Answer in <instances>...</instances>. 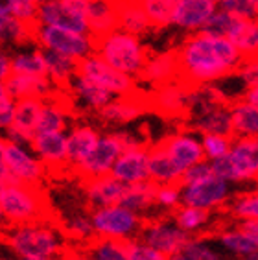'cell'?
I'll return each mask as SVG.
<instances>
[{"mask_svg": "<svg viewBox=\"0 0 258 260\" xmlns=\"http://www.w3.org/2000/svg\"><path fill=\"white\" fill-rule=\"evenodd\" d=\"M177 48V80L188 90L236 74L242 69L240 54L227 37H214L199 31L190 34Z\"/></svg>", "mask_w": 258, "mask_h": 260, "instance_id": "6da1fadb", "label": "cell"}, {"mask_svg": "<svg viewBox=\"0 0 258 260\" xmlns=\"http://www.w3.org/2000/svg\"><path fill=\"white\" fill-rule=\"evenodd\" d=\"M6 244L17 256H61L67 249L63 231L46 220L11 225Z\"/></svg>", "mask_w": 258, "mask_h": 260, "instance_id": "7a4b0ae2", "label": "cell"}, {"mask_svg": "<svg viewBox=\"0 0 258 260\" xmlns=\"http://www.w3.org/2000/svg\"><path fill=\"white\" fill-rule=\"evenodd\" d=\"M90 48H92V54L102 57L105 63L127 74H137L140 67L155 54L153 48L140 45L137 35L125 34V31L124 34L113 31L102 39L92 41Z\"/></svg>", "mask_w": 258, "mask_h": 260, "instance_id": "3957f363", "label": "cell"}, {"mask_svg": "<svg viewBox=\"0 0 258 260\" xmlns=\"http://www.w3.org/2000/svg\"><path fill=\"white\" fill-rule=\"evenodd\" d=\"M0 209L8 225L46 220V201L39 185L10 183L0 192Z\"/></svg>", "mask_w": 258, "mask_h": 260, "instance_id": "277c9868", "label": "cell"}, {"mask_svg": "<svg viewBox=\"0 0 258 260\" xmlns=\"http://www.w3.org/2000/svg\"><path fill=\"white\" fill-rule=\"evenodd\" d=\"M90 220H92L96 236L116 238V240H131L144 227L140 214L129 210L127 207L120 205V203L96 207L90 214Z\"/></svg>", "mask_w": 258, "mask_h": 260, "instance_id": "5b68a950", "label": "cell"}, {"mask_svg": "<svg viewBox=\"0 0 258 260\" xmlns=\"http://www.w3.org/2000/svg\"><path fill=\"white\" fill-rule=\"evenodd\" d=\"M190 92L179 81H170L164 85H157L148 90L149 113L163 116L166 120L188 122L192 116Z\"/></svg>", "mask_w": 258, "mask_h": 260, "instance_id": "8992f818", "label": "cell"}, {"mask_svg": "<svg viewBox=\"0 0 258 260\" xmlns=\"http://www.w3.org/2000/svg\"><path fill=\"white\" fill-rule=\"evenodd\" d=\"M76 76H85L109 92H116V94H127L137 87L135 78H131L127 72L111 67L96 54L83 55L76 59Z\"/></svg>", "mask_w": 258, "mask_h": 260, "instance_id": "52a82bcc", "label": "cell"}, {"mask_svg": "<svg viewBox=\"0 0 258 260\" xmlns=\"http://www.w3.org/2000/svg\"><path fill=\"white\" fill-rule=\"evenodd\" d=\"M35 45L43 50H54L69 57H83L92 54L89 34H76V31L57 28V26L39 24L35 30Z\"/></svg>", "mask_w": 258, "mask_h": 260, "instance_id": "ba28073f", "label": "cell"}, {"mask_svg": "<svg viewBox=\"0 0 258 260\" xmlns=\"http://www.w3.org/2000/svg\"><path fill=\"white\" fill-rule=\"evenodd\" d=\"M229 200V181L216 174H210L192 185L181 186V203L199 207L205 210L218 209Z\"/></svg>", "mask_w": 258, "mask_h": 260, "instance_id": "9c48e42d", "label": "cell"}, {"mask_svg": "<svg viewBox=\"0 0 258 260\" xmlns=\"http://www.w3.org/2000/svg\"><path fill=\"white\" fill-rule=\"evenodd\" d=\"M4 165L19 183L26 185H39L46 174L45 165L37 159L35 153H31L26 146L15 144L10 140L6 142Z\"/></svg>", "mask_w": 258, "mask_h": 260, "instance_id": "30bf717a", "label": "cell"}, {"mask_svg": "<svg viewBox=\"0 0 258 260\" xmlns=\"http://www.w3.org/2000/svg\"><path fill=\"white\" fill-rule=\"evenodd\" d=\"M122 151H124V148L120 144L116 133H114V135L100 137L94 146V150L87 155V159L81 160L80 165L76 166L74 172L78 175H81L83 181L90 179V177H98V175L109 174L114 165V160L118 159V155Z\"/></svg>", "mask_w": 258, "mask_h": 260, "instance_id": "8fae6325", "label": "cell"}, {"mask_svg": "<svg viewBox=\"0 0 258 260\" xmlns=\"http://www.w3.org/2000/svg\"><path fill=\"white\" fill-rule=\"evenodd\" d=\"M41 105L43 100L39 98H20L15 100V116L13 124L6 129V140L15 142V144L30 146L31 139L35 135V127L39 120Z\"/></svg>", "mask_w": 258, "mask_h": 260, "instance_id": "7c38bea8", "label": "cell"}, {"mask_svg": "<svg viewBox=\"0 0 258 260\" xmlns=\"http://www.w3.org/2000/svg\"><path fill=\"white\" fill-rule=\"evenodd\" d=\"M30 148L46 170H63L69 166L67 157V133L64 131H46L35 133Z\"/></svg>", "mask_w": 258, "mask_h": 260, "instance_id": "4fadbf2b", "label": "cell"}, {"mask_svg": "<svg viewBox=\"0 0 258 260\" xmlns=\"http://www.w3.org/2000/svg\"><path fill=\"white\" fill-rule=\"evenodd\" d=\"M100 111V118L105 122H116V124H125L140 115L149 113L148 104V90L137 89L135 87L127 94H120L114 102L105 104Z\"/></svg>", "mask_w": 258, "mask_h": 260, "instance_id": "5bb4252c", "label": "cell"}, {"mask_svg": "<svg viewBox=\"0 0 258 260\" xmlns=\"http://www.w3.org/2000/svg\"><path fill=\"white\" fill-rule=\"evenodd\" d=\"M140 236H142V242H146L155 249L163 251L164 255H172V253L179 251L190 238L188 233L181 229L175 221L174 223H170V221L144 223Z\"/></svg>", "mask_w": 258, "mask_h": 260, "instance_id": "9a60e30c", "label": "cell"}, {"mask_svg": "<svg viewBox=\"0 0 258 260\" xmlns=\"http://www.w3.org/2000/svg\"><path fill=\"white\" fill-rule=\"evenodd\" d=\"M179 72V57H177V48H170L160 54H153L146 61L144 65L140 67V70L135 74V80L146 81L151 83L153 87L164 85L170 81L177 80Z\"/></svg>", "mask_w": 258, "mask_h": 260, "instance_id": "2e32d148", "label": "cell"}, {"mask_svg": "<svg viewBox=\"0 0 258 260\" xmlns=\"http://www.w3.org/2000/svg\"><path fill=\"white\" fill-rule=\"evenodd\" d=\"M113 177L122 181L124 185H133L140 181L149 179L148 170V146H139L124 150L114 160L113 168L109 172Z\"/></svg>", "mask_w": 258, "mask_h": 260, "instance_id": "e0dca14e", "label": "cell"}, {"mask_svg": "<svg viewBox=\"0 0 258 260\" xmlns=\"http://www.w3.org/2000/svg\"><path fill=\"white\" fill-rule=\"evenodd\" d=\"M113 11L118 30L131 35H142L153 28L142 8V0H104Z\"/></svg>", "mask_w": 258, "mask_h": 260, "instance_id": "ac0fdd59", "label": "cell"}, {"mask_svg": "<svg viewBox=\"0 0 258 260\" xmlns=\"http://www.w3.org/2000/svg\"><path fill=\"white\" fill-rule=\"evenodd\" d=\"M236 181L258 179V137H238L229 150Z\"/></svg>", "mask_w": 258, "mask_h": 260, "instance_id": "d6986e66", "label": "cell"}, {"mask_svg": "<svg viewBox=\"0 0 258 260\" xmlns=\"http://www.w3.org/2000/svg\"><path fill=\"white\" fill-rule=\"evenodd\" d=\"M168 151V155L172 157L175 165L181 170H186L188 166L196 165L205 160V150L203 144L199 142L196 137L188 135V133H177V135H168L160 140Z\"/></svg>", "mask_w": 258, "mask_h": 260, "instance_id": "ffe728a7", "label": "cell"}, {"mask_svg": "<svg viewBox=\"0 0 258 260\" xmlns=\"http://www.w3.org/2000/svg\"><path fill=\"white\" fill-rule=\"evenodd\" d=\"M39 24L57 26L76 34H87V20L83 15L69 10L61 0H45L39 4Z\"/></svg>", "mask_w": 258, "mask_h": 260, "instance_id": "44dd1931", "label": "cell"}, {"mask_svg": "<svg viewBox=\"0 0 258 260\" xmlns=\"http://www.w3.org/2000/svg\"><path fill=\"white\" fill-rule=\"evenodd\" d=\"M4 83L13 100H20V98L46 100L55 90V85L48 80V76L15 74V72H11Z\"/></svg>", "mask_w": 258, "mask_h": 260, "instance_id": "7402d4cb", "label": "cell"}, {"mask_svg": "<svg viewBox=\"0 0 258 260\" xmlns=\"http://www.w3.org/2000/svg\"><path fill=\"white\" fill-rule=\"evenodd\" d=\"M125 185L111 174L98 175V177H90L85 179V194L87 200L92 207H107L120 203L122 196H124Z\"/></svg>", "mask_w": 258, "mask_h": 260, "instance_id": "603a6c76", "label": "cell"}, {"mask_svg": "<svg viewBox=\"0 0 258 260\" xmlns=\"http://www.w3.org/2000/svg\"><path fill=\"white\" fill-rule=\"evenodd\" d=\"M148 170L149 181H153L157 185H179L181 174H183V170L168 155L163 142H157L148 148Z\"/></svg>", "mask_w": 258, "mask_h": 260, "instance_id": "cb8c5ba5", "label": "cell"}, {"mask_svg": "<svg viewBox=\"0 0 258 260\" xmlns=\"http://www.w3.org/2000/svg\"><path fill=\"white\" fill-rule=\"evenodd\" d=\"M227 39L240 54V63L247 65L258 57V19H240L227 34Z\"/></svg>", "mask_w": 258, "mask_h": 260, "instance_id": "d4e9b609", "label": "cell"}, {"mask_svg": "<svg viewBox=\"0 0 258 260\" xmlns=\"http://www.w3.org/2000/svg\"><path fill=\"white\" fill-rule=\"evenodd\" d=\"M85 20H87V34L89 41H98L105 35L118 31V24L114 19L113 11L104 0H89L87 11H85Z\"/></svg>", "mask_w": 258, "mask_h": 260, "instance_id": "484cf974", "label": "cell"}, {"mask_svg": "<svg viewBox=\"0 0 258 260\" xmlns=\"http://www.w3.org/2000/svg\"><path fill=\"white\" fill-rule=\"evenodd\" d=\"M190 127L203 135H223L233 140L236 139L229 107H218V109L207 111L203 115L194 116L190 120Z\"/></svg>", "mask_w": 258, "mask_h": 260, "instance_id": "4316f807", "label": "cell"}, {"mask_svg": "<svg viewBox=\"0 0 258 260\" xmlns=\"http://www.w3.org/2000/svg\"><path fill=\"white\" fill-rule=\"evenodd\" d=\"M98 139V133L89 125H78L67 135V157H69V166L72 170L94 150Z\"/></svg>", "mask_w": 258, "mask_h": 260, "instance_id": "83f0119b", "label": "cell"}, {"mask_svg": "<svg viewBox=\"0 0 258 260\" xmlns=\"http://www.w3.org/2000/svg\"><path fill=\"white\" fill-rule=\"evenodd\" d=\"M229 113L233 120L234 135L238 137H258V107L242 98H231Z\"/></svg>", "mask_w": 258, "mask_h": 260, "instance_id": "f1b7e54d", "label": "cell"}, {"mask_svg": "<svg viewBox=\"0 0 258 260\" xmlns=\"http://www.w3.org/2000/svg\"><path fill=\"white\" fill-rule=\"evenodd\" d=\"M43 50V48H41ZM46 61V76L57 89H70L76 76V59L54 50H43Z\"/></svg>", "mask_w": 258, "mask_h": 260, "instance_id": "f546056e", "label": "cell"}, {"mask_svg": "<svg viewBox=\"0 0 258 260\" xmlns=\"http://www.w3.org/2000/svg\"><path fill=\"white\" fill-rule=\"evenodd\" d=\"M214 0H179L174 22L183 28H198L214 13Z\"/></svg>", "mask_w": 258, "mask_h": 260, "instance_id": "4dcf8cb0", "label": "cell"}, {"mask_svg": "<svg viewBox=\"0 0 258 260\" xmlns=\"http://www.w3.org/2000/svg\"><path fill=\"white\" fill-rule=\"evenodd\" d=\"M157 183L153 181H140V183H133V185H125V190L120 205L127 207L129 210H133L137 214L148 210L149 207H153L157 203Z\"/></svg>", "mask_w": 258, "mask_h": 260, "instance_id": "1f68e13d", "label": "cell"}, {"mask_svg": "<svg viewBox=\"0 0 258 260\" xmlns=\"http://www.w3.org/2000/svg\"><path fill=\"white\" fill-rule=\"evenodd\" d=\"M39 24H28L17 17L4 15L0 17V46L8 45H28L35 43V30Z\"/></svg>", "mask_w": 258, "mask_h": 260, "instance_id": "d6a6232c", "label": "cell"}, {"mask_svg": "<svg viewBox=\"0 0 258 260\" xmlns=\"http://www.w3.org/2000/svg\"><path fill=\"white\" fill-rule=\"evenodd\" d=\"M74 96L85 100V104L90 105L92 109H102L105 104L111 102V94L107 89H104L102 85H98L96 81L85 78V76H74V81L70 85Z\"/></svg>", "mask_w": 258, "mask_h": 260, "instance_id": "836d02e7", "label": "cell"}, {"mask_svg": "<svg viewBox=\"0 0 258 260\" xmlns=\"http://www.w3.org/2000/svg\"><path fill=\"white\" fill-rule=\"evenodd\" d=\"M83 251L92 260H127L125 240H116V238L94 236L92 240L85 244Z\"/></svg>", "mask_w": 258, "mask_h": 260, "instance_id": "e575fe53", "label": "cell"}, {"mask_svg": "<svg viewBox=\"0 0 258 260\" xmlns=\"http://www.w3.org/2000/svg\"><path fill=\"white\" fill-rule=\"evenodd\" d=\"M11 72L15 74L46 76V61L41 48L11 55Z\"/></svg>", "mask_w": 258, "mask_h": 260, "instance_id": "d590c367", "label": "cell"}, {"mask_svg": "<svg viewBox=\"0 0 258 260\" xmlns=\"http://www.w3.org/2000/svg\"><path fill=\"white\" fill-rule=\"evenodd\" d=\"M177 4L179 0H142V8L153 28H166L172 24Z\"/></svg>", "mask_w": 258, "mask_h": 260, "instance_id": "8d00e7d4", "label": "cell"}, {"mask_svg": "<svg viewBox=\"0 0 258 260\" xmlns=\"http://www.w3.org/2000/svg\"><path fill=\"white\" fill-rule=\"evenodd\" d=\"M219 242H221V245H223L225 249L238 256H245L249 253L258 251V242L254 240V236H251L247 231L243 229L225 231L223 235L219 236Z\"/></svg>", "mask_w": 258, "mask_h": 260, "instance_id": "74e56055", "label": "cell"}, {"mask_svg": "<svg viewBox=\"0 0 258 260\" xmlns=\"http://www.w3.org/2000/svg\"><path fill=\"white\" fill-rule=\"evenodd\" d=\"M175 223L183 231H186L188 235L196 233V231L203 229L207 225V221L210 218V210L199 209V207L192 205H183L175 209Z\"/></svg>", "mask_w": 258, "mask_h": 260, "instance_id": "f35d334b", "label": "cell"}, {"mask_svg": "<svg viewBox=\"0 0 258 260\" xmlns=\"http://www.w3.org/2000/svg\"><path fill=\"white\" fill-rule=\"evenodd\" d=\"M61 231H63L64 238H70V240L80 242V244H87L96 236L90 216L85 214H76L72 218H69Z\"/></svg>", "mask_w": 258, "mask_h": 260, "instance_id": "ab89813d", "label": "cell"}, {"mask_svg": "<svg viewBox=\"0 0 258 260\" xmlns=\"http://www.w3.org/2000/svg\"><path fill=\"white\" fill-rule=\"evenodd\" d=\"M240 19H242V17L221 10L219 13H216V15H210L201 26H198L196 31L205 34V35H214V37H227V34L233 30V26L236 24Z\"/></svg>", "mask_w": 258, "mask_h": 260, "instance_id": "60d3db41", "label": "cell"}, {"mask_svg": "<svg viewBox=\"0 0 258 260\" xmlns=\"http://www.w3.org/2000/svg\"><path fill=\"white\" fill-rule=\"evenodd\" d=\"M125 249H127V260H168V255H164L163 251L135 238L125 240Z\"/></svg>", "mask_w": 258, "mask_h": 260, "instance_id": "b9f144b4", "label": "cell"}, {"mask_svg": "<svg viewBox=\"0 0 258 260\" xmlns=\"http://www.w3.org/2000/svg\"><path fill=\"white\" fill-rule=\"evenodd\" d=\"M233 214L240 218L242 221L245 220H258V192L253 194H243L233 201Z\"/></svg>", "mask_w": 258, "mask_h": 260, "instance_id": "7bdbcfd3", "label": "cell"}, {"mask_svg": "<svg viewBox=\"0 0 258 260\" xmlns=\"http://www.w3.org/2000/svg\"><path fill=\"white\" fill-rule=\"evenodd\" d=\"M219 6L242 19H258V0H219Z\"/></svg>", "mask_w": 258, "mask_h": 260, "instance_id": "ee69618b", "label": "cell"}, {"mask_svg": "<svg viewBox=\"0 0 258 260\" xmlns=\"http://www.w3.org/2000/svg\"><path fill=\"white\" fill-rule=\"evenodd\" d=\"M203 150L207 159H218V157L229 153L231 146H233V139L223 135H203Z\"/></svg>", "mask_w": 258, "mask_h": 260, "instance_id": "f6af8a7d", "label": "cell"}, {"mask_svg": "<svg viewBox=\"0 0 258 260\" xmlns=\"http://www.w3.org/2000/svg\"><path fill=\"white\" fill-rule=\"evenodd\" d=\"M181 251L188 256V260H221V256L210 245L205 244L203 240H192V238H188V242L181 247Z\"/></svg>", "mask_w": 258, "mask_h": 260, "instance_id": "bcb514c9", "label": "cell"}, {"mask_svg": "<svg viewBox=\"0 0 258 260\" xmlns=\"http://www.w3.org/2000/svg\"><path fill=\"white\" fill-rule=\"evenodd\" d=\"M11 15L17 17L22 22H28V24H39V19H37V15H39V4L34 2V0H15Z\"/></svg>", "mask_w": 258, "mask_h": 260, "instance_id": "7dc6e473", "label": "cell"}, {"mask_svg": "<svg viewBox=\"0 0 258 260\" xmlns=\"http://www.w3.org/2000/svg\"><path fill=\"white\" fill-rule=\"evenodd\" d=\"M157 205L164 209H177L181 205V186L179 185H159L157 186Z\"/></svg>", "mask_w": 258, "mask_h": 260, "instance_id": "c3c4849f", "label": "cell"}, {"mask_svg": "<svg viewBox=\"0 0 258 260\" xmlns=\"http://www.w3.org/2000/svg\"><path fill=\"white\" fill-rule=\"evenodd\" d=\"M210 174H212V166H210V162L201 160V162H196V165L188 166L186 170H183L179 185L181 186L192 185V183H196V181H201V179H205V177H209Z\"/></svg>", "mask_w": 258, "mask_h": 260, "instance_id": "681fc988", "label": "cell"}, {"mask_svg": "<svg viewBox=\"0 0 258 260\" xmlns=\"http://www.w3.org/2000/svg\"><path fill=\"white\" fill-rule=\"evenodd\" d=\"M236 74H238L240 78L247 83V87L258 85V61H253V63L243 65L242 69L236 72Z\"/></svg>", "mask_w": 258, "mask_h": 260, "instance_id": "f907efd6", "label": "cell"}, {"mask_svg": "<svg viewBox=\"0 0 258 260\" xmlns=\"http://www.w3.org/2000/svg\"><path fill=\"white\" fill-rule=\"evenodd\" d=\"M13 116H15V102L0 109V131H6L13 124Z\"/></svg>", "mask_w": 258, "mask_h": 260, "instance_id": "816d5d0a", "label": "cell"}, {"mask_svg": "<svg viewBox=\"0 0 258 260\" xmlns=\"http://www.w3.org/2000/svg\"><path fill=\"white\" fill-rule=\"evenodd\" d=\"M11 74V55L0 46V81H6Z\"/></svg>", "mask_w": 258, "mask_h": 260, "instance_id": "f5cc1de1", "label": "cell"}, {"mask_svg": "<svg viewBox=\"0 0 258 260\" xmlns=\"http://www.w3.org/2000/svg\"><path fill=\"white\" fill-rule=\"evenodd\" d=\"M59 260H92V258H90L83 249H70V247H67V249L61 253Z\"/></svg>", "mask_w": 258, "mask_h": 260, "instance_id": "db71d44e", "label": "cell"}, {"mask_svg": "<svg viewBox=\"0 0 258 260\" xmlns=\"http://www.w3.org/2000/svg\"><path fill=\"white\" fill-rule=\"evenodd\" d=\"M238 98H242V100L249 102V104H253L258 107V85H253V87H249L243 94H240Z\"/></svg>", "mask_w": 258, "mask_h": 260, "instance_id": "11a10c76", "label": "cell"}, {"mask_svg": "<svg viewBox=\"0 0 258 260\" xmlns=\"http://www.w3.org/2000/svg\"><path fill=\"white\" fill-rule=\"evenodd\" d=\"M13 98L10 96V92H8V89H6V83L4 81H0V109L2 107H6V105L13 104Z\"/></svg>", "mask_w": 258, "mask_h": 260, "instance_id": "9f6ffc18", "label": "cell"}, {"mask_svg": "<svg viewBox=\"0 0 258 260\" xmlns=\"http://www.w3.org/2000/svg\"><path fill=\"white\" fill-rule=\"evenodd\" d=\"M242 229L247 231L249 235L254 236V240L258 242V220H245L242 223Z\"/></svg>", "mask_w": 258, "mask_h": 260, "instance_id": "6f0895ef", "label": "cell"}, {"mask_svg": "<svg viewBox=\"0 0 258 260\" xmlns=\"http://www.w3.org/2000/svg\"><path fill=\"white\" fill-rule=\"evenodd\" d=\"M13 2L15 0H0V17L10 15L11 10H13Z\"/></svg>", "mask_w": 258, "mask_h": 260, "instance_id": "680465c9", "label": "cell"}, {"mask_svg": "<svg viewBox=\"0 0 258 260\" xmlns=\"http://www.w3.org/2000/svg\"><path fill=\"white\" fill-rule=\"evenodd\" d=\"M17 260H59V256H17Z\"/></svg>", "mask_w": 258, "mask_h": 260, "instance_id": "91938a15", "label": "cell"}, {"mask_svg": "<svg viewBox=\"0 0 258 260\" xmlns=\"http://www.w3.org/2000/svg\"><path fill=\"white\" fill-rule=\"evenodd\" d=\"M6 142L8 140L4 137H0V165H4V151H6Z\"/></svg>", "mask_w": 258, "mask_h": 260, "instance_id": "94428289", "label": "cell"}, {"mask_svg": "<svg viewBox=\"0 0 258 260\" xmlns=\"http://www.w3.org/2000/svg\"><path fill=\"white\" fill-rule=\"evenodd\" d=\"M243 260H258V251H254V253H249V255L243 256Z\"/></svg>", "mask_w": 258, "mask_h": 260, "instance_id": "6125c7cd", "label": "cell"}, {"mask_svg": "<svg viewBox=\"0 0 258 260\" xmlns=\"http://www.w3.org/2000/svg\"><path fill=\"white\" fill-rule=\"evenodd\" d=\"M6 225H8V221H6L4 214H2V209H0V229H6Z\"/></svg>", "mask_w": 258, "mask_h": 260, "instance_id": "be15d7a7", "label": "cell"}, {"mask_svg": "<svg viewBox=\"0 0 258 260\" xmlns=\"http://www.w3.org/2000/svg\"><path fill=\"white\" fill-rule=\"evenodd\" d=\"M34 2H37V4H43V2H45V0H34Z\"/></svg>", "mask_w": 258, "mask_h": 260, "instance_id": "e7e4bbea", "label": "cell"}, {"mask_svg": "<svg viewBox=\"0 0 258 260\" xmlns=\"http://www.w3.org/2000/svg\"><path fill=\"white\" fill-rule=\"evenodd\" d=\"M254 61H258V57H256V59H254ZM251 63H253V61H251Z\"/></svg>", "mask_w": 258, "mask_h": 260, "instance_id": "03108f58", "label": "cell"}, {"mask_svg": "<svg viewBox=\"0 0 258 260\" xmlns=\"http://www.w3.org/2000/svg\"><path fill=\"white\" fill-rule=\"evenodd\" d=\"M214 2H216V0H214Z\"/></svg>", "mask_w": 258, "mask_h": 260, "instance_id": "003e7915", "label": "cell"}]
</instances>
